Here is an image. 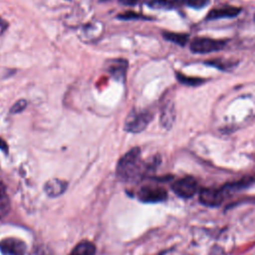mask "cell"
Returning a JSON list of instances; mask_svg holds the SVG:
<instances>
[{
	"label": "cell",
	"instance_id": "cell-21",
	"mask_svg": "<svg viewBox=\"0 0 255 255\" xmlns=\"http://www.w3.org/2000/svg\"><path fill=\"white\" fill-rule=\"evenodd\" d=\"M209 255H224V250L219 246H213Z\"/></svg>",
	"mask_w": 255,
	"mask_h": 255
},
{
	"label": "cell",
	"instance_id": "cell-8",
	"mask_svg": "<svg viewBox=\"0 0 255 255\" xmlns=\"http://www.w3.org/2000/svg\"><path fill=\"white\" fill-rule=\"evenodd\" d=\"M106 71L117 81L123 82L128 70V61L125 59H112L106 62Z\"/></svg>",
	"mask_w": 255,
	"mask_h": 255
},
{
	"label": "cell",
	"instance_id": "cell-3",
	"mask_svg": "<svg viewBox=\"0 0 255 255\" xmlns=\"http://www.w3.org/2000/svg\"><path fill=\"white\" fill-rule=\"evenodd\" d=\"M171 190L180 198L188 199L193 197L198 191V182L193 176H183L171 183Z\"/></svg>",
	"mask_w": 255,
	"mask_h": 255
},
{
	"label": "cell",
	"instance_id": "cell-5",
	"mask_svg": "<svg viewBox=\"0 0 255 255\" xmlns=\"http://www.w3.org/2000/svg\"><path fill=\"white\" fill-rule=\"evenodd\" d=\"M137 198L144 203H158L166 200L167 191L158 185H144L137 191Z\"/></svg>",
	"mask_w": 255,
	"mask_h": 255
},
{
	"label": "cell",
	"instance_id": "cell-25",
	"mask_svg": "<svg viewBox=\"0 0 255 255\" xmlns=\"http://www.w3.org/2000/svg\"><path fill=\"white\" fill-rule=\"evenodd\" d=\"M254 20H255V14H254Z\"/></svg>",
	"mask_w": 255,
	"mask_h": 255
},
{
	"label": "cell",
	"instance_id": "cell-19",
	"mask_svg": "<svg viewBox=\"0 0 255 255\" xmlns=\"http://www.w3.org/2000/svg\"><path fill=\"white\" fill-rule=\"evenodd\" d=\"M27 105H28V102H27L26 100L20 99V100H18V101L11 107L10 113H11V114H19V113L23 112V111L26 109Z\"/></svg>",
	"mask_w": 255,
	"mask_h": 255
},
{
	"label": "cell",
	"instance_id": "cell-22",
	"mask_svg": "<svg viewBox=\"0 0 255 255\" xmlns=\"http://www.w3.org/2000/svg\"><path fill=\"white\" fill-rule=\"evenodd\" d=\"M8 28V22L0 17V36L7 30Z\"/></svg>",
	"mask_w": 255,
	"mask_h": 255
},
{
	"label": "cell",
	"instance_id": "cell-10",
	"mask_svg": "<svg viewBox=\"0 0 255 255\" xmlns=\"http://www.w3.org/2000/svg\"><path fill=\"white\" fill-rule=\"evenodd\" d=\"M175 121V109L172 102H166L161 110L159 116V123L160 126L165 129H170Z\"/></svg>",
	"mask_w": 255,
	"mask_h": 255
},
{
	"label": "cell",
	"instance_id": "cell-15",
	"mask_svg": "<svg viewBox=\"0 0 255 255\" xmlns=\"http://www.w3.org/2000/svg\"><path fill=\"white\" fill-rule=\"evenodd\" d=\"M162 37L169 41L172 42L176 45L179 46H184L187 42H188V35L187 34H183V33H175V32H168V31H164L162 32Z\"/></svg>",
	"mask_w": 255,
	"mask_h": 255
},
{
	"label": "cell",
	"instance_id": "cell-24",
	"mask_svg": "<svg viewBox=\"0 0 255 255\" xmlns=\"http://www.w3.org/2000/svg\"><path fill=\"white\" fill-rule=\"evenodd\" d=\"M0 149H1L2 151H4L5 153L8 152V144H7V142H6L3 138H1V137H0Z\"/></svg>",
	"mask_w": 255,
	"mask_h": 255
},
{
	"label": "cell",
	"instance_id": "cell-14",
	"mask_svg": "<svg viewBox=\"0 0 255 255\" xmlns=\"http://www.w3.org/2000/svg\"><path fill=\"white\" fill-rule=\"evenodd\" d=\"M206 65H209V66H212V67H215L219 70H222V71H229V70H232L234 69L238 62L237 61H230V60H225V59H212L210 61H207L205 62Z\"/></svg>",
	"mask_w": 255,
	"mask_h": 255
},
{
	"label": "cell",
	"instance_id": "cell-4",
	"mask_svg": "<svg viewBox=\"0 0 255 255\" xmlns=\"http://www.w3.org/2000/svg\"><path fill=\"white\" fill-rule=\"evenodd\" d=\"M226 46L224 40H218L208 37L194 38L190 43V50L195 54H208L219 51Z\"/></svg>",
	"mask_w": 255,
	"mask_h": 255
},
{
	"label": "cell",
	"instance_id": "cell-13",
	"mask_svg": "<svg viewBox=\"0 0 255 255\" xmlns=\"http://www.w3.org/2000/svg\"><path fill=\"white\" fill-rule=\"evenodd\" d=\"M69 255H96V246L89 240L79 242Z\"/></svg>",
	"mask_w": 255,
	"mask_h": 255
},
{
	"label": "cell",
	"instance_id": "cell-6",
	"mask_svg": "<svg viewBox=\"0 0 255 255\" xmlns=\"http://www.w3.org/2000/svg\"><path fill=\"white\" fill-rule=\"evenodd\" d=\"M198 193L199 202L206 207H217L221 205V203L226 197L221 187H202L199 189Z\"/></svg>",
	"mask_w": 255,
	"mask_h": 255
},
{
	"label": "cell",
	"instance_id": "cell-16",
	"mask_svg": "<svg viewBox=\"0 0 255 255\" xmlns=\"http://www.w3.org/2000/svg\"><path fill=\"white\" fill-rule=\"evenodd\" d=\"M176 75V79L177 81L182 84V85H185V86H192V87H195V86H199V85H202L205 80L204 79H201V78H197V77H188L184 74H181L179 72H176L175 73Z\"/></svg>",
	"mask_w": 255,
	"mask_h": 255
},
{
	"label": "cell",
	"instance_id": "cell-18",
	"mask_svg": "<svg viewBox=\"0 0 255 255\" xmlns=\"http://www.w3.org/2000/svg\"><path fill=\"white\" fill-rule=\"evenodd\" d=\"M11 203L8 195L6 194L3 187L0 185V219L5 217L10 211Z\"/></svg>",
	"mask_w": 255,
	"mask_h": 255
},
{
	"label": "cell",
	"instance_id": "cell-1",
	"mask_svg": "<svg viewBox=\"0 0 255 255\" xmlns=\"http://www.w3.org/2000/svg\"><path fill=\"white\" fill-rule=\"evenodd\" d=\"M151 168L140 158L139 147H133L126 152L117 165V175L124 182H132L140 179L144 172Z\"/></svg>",
	"mask_w": 255,
	"mask_h": 255
},
{
	"label": "cell",
	"instance_id": "cell-12",
	"mask_svg": "<svg viewBox=\"0 0 255 255\" xmlns=\"http://www.w3.org/2000/svg\"><path fill=\"white\" fill-rule=\"evenodd\" d=\"M253 181H254V179L252 177H246V178H242V179H239L236 181L225 183L223 186H221V189H222L224 195L227 197V196L233 195L234 193L248 187L249 185H251L253 183Z\"/></svg>",
	"mask_w": 255,
	"mask_h": 255
},
{
	"label": "cell",
	"instance_id": "cell-20",
	"mask_svg": "<svg viewBox=\"0 0 255 255\" xmlns=\"http://www.w3.org/2000/svg\"><path fill=\"white\" fill-rule=\"evenodd\" d=\"M186 5L193 9H202L207 6L210 0H184Z\"/></svg>",
	"mask_w": 255,
	"mask_h": 255
},
{
	"label": "cell",
	"instance_id": "cell-11",
	"mask_svg": "<svg viewBox=\"0 0 255 255\" xmlns=\"http://www.w3.org/2000/svg\"><path fill=\"white\" fill-rule=\"evenodd\" d=\"M68 187V182L59 178H52L44 184V191L50 197H57L65 192Z\"/></svg>",
	"mask_w": 255,
	"mask_h": 255
},
{
	"label": "cell",
	"instance_id": "cell-9",
	"mask_svg": "<svg viewBox=\"0 0 255 255\" xmlns=\"http://www.w3.org/2000/svg\"><path fill=\"white\" fill-rule=\"evenodd\" d=\"M241 11V8L234 6H223L219 8L211 9L206 15V20H218L222 18H233L236 17Z\"/></svg>",
	"mask_w": 255,
	"mask_h": 255
},
{
	"label": "cell",
	"instance_id": "cell-17",
	"mask_svg": "<svg viewBox=\"0 0 255 255\" xmlns=\"http://www.w3.org/2000/svg\"><path fill=\"white\" fill-rule=\"evenodd\" d=\"M176 0H145L146 6L152 9H171L174 7Z\"/></svg>",
	"mask_w": 255,
	"mask_h": 255
},
{
	"label": "cell",
	"instance_id": "cell-7",
	"mask_svg": "<svg viewBox=\"0 0 255 255\" xmlns=\"http://www.w3.org/2000/svg\"><path fill=\"white\" fill-rule=\"evenodd\" d=\"M0 252L2 255H25L27 245L23 240L18 238H4L0 241Z\"/></svg>",
	"mask_w": 255,
	"mask_h": 255
},
{
	"label": "cell",
	"instance_id": "cell-23",
	"mask_svg": "<svg viewBox=\"0 0 255 255\" xmlns=\"http://www.w3.org/2000/svg\"><path fill=\"white\" fill-rule=\"evenodd\" d=\"M121 2V4L126 5V6H134L138 0H119Z\"/></svg>",
	"mask_w": 255,
	"mask_h": 255
},
{
	"label": "cell",
	"instance_id": "cell-2",
	"mask_svg": "<svg viewBox=\"0 0 255 255\" xmlns=\"http://www.w3.org/2000/svg\"><path fill=\"white\" fill-rule=\"evenodd\" d=\"M152 120V114L148 111H135L132 110L128 115L125 124L124 128L128 132H140L142 131L150 123Z\"/></svg>",
	"mask_w": 255,
	"mask_h": 255
}]
</instances>
